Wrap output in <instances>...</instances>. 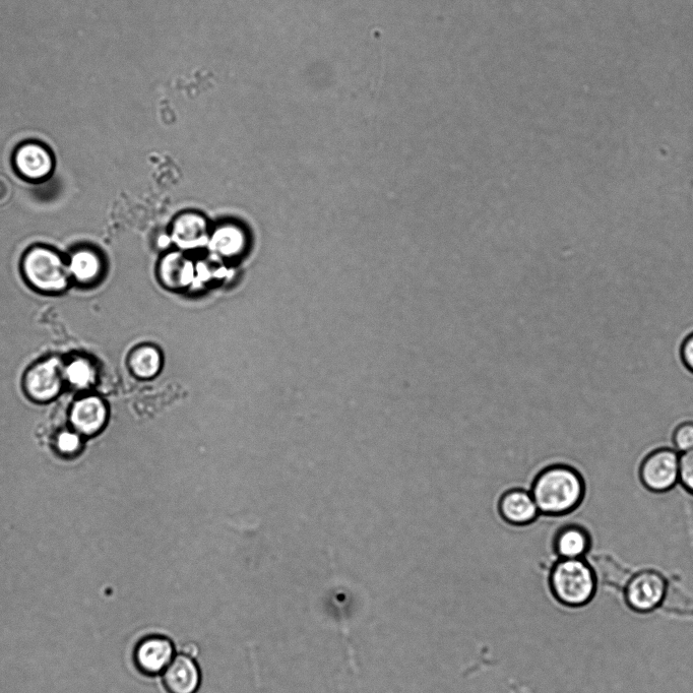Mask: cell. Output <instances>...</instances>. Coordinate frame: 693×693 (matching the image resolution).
Masks as SVG:
<instances>
[{"label":"cell","mask_w":693,"mask_h":693,"mask_svg":"<svg viewBox=\"0 0 693 693\" xmlns=\"http://www.w3.org/2000/svg\"><path fill=\"white\" fill-rule=\"evenodd\" d=\"M530 491L541 515L560 518L569 516L582 506L587 485L577 468L557 463L545 467L535 476Z\"/></svg>","instance_id":"cell-1"},{"label":"cell","mask_w":693,"mask_h":693,"mask_svg":"<svg viewBox=\"0 0 693 693\" xmlns=\"http://www.w3.org/2000/svg\"><path fill=\"white\" fill-rule=\"evenodd\" d=\"M597 582L596 572L585 558L559 559L550 575L554 598L572 608L586 606L594 599Z\"/></svg>","instance_id":"cell-2"},{"label":"cell","mask_w":693,"mask_h":693,"mask_svg":"<svg viewBox=\"0 0 693 693\" xmlns=\"http://www.w3.org/2000/svg\"><path fill=\"white\" fill-rule=\"evenodd\" d=\"M23 272L29 283L41 292L61 293L70 285L68 264L46 247H34L27 252Z\"/></svg>","instance_id":"cell-3"},{"label":"cell","mask_w":693,"mask_h":693,"mask_svg":"<svg viewBox=\"0 0 693 693\" xmlns=\"http://www.w3.org/2000/svg\"><path fill=\"white\" fill-rule=\"evenodd\" d=\"M668 592V581L653 570L630 575L622 591L629 609L643 614L659 609L665 603Z\"/></svg>","instance_id":"cell-4"},{"label":"cell","mask_w":693,"mask_h":693,"mask_svg":"<svg viewBox=\"0 0 693 693\" xmlns=\"http://www.w3.org/2000/svg\"><path fill=\"white\" fill-rule=\"evenodd\" d=\"M680 455L671 448H659L648 454L639 469V478L650 492L661 494L674 489L679 480Z\"/></svg>","instance_id":"cell-5"},{"label":"cell","mask_w":693,"mask_h":693,"mask_svg":"<svg viewBox=\"0 0 693 693\" xmlns=\"http://www.w3.org/2000/svg\"><path fill=\"white\" fill-rule=\"evenodd\" d=\"M176 648L166 636L143 638L135 647L134 663L138 671L148 677L161 676L176 656Z\"/></svg>","instance_id":"cell-6"},{"label":"cell","mask_w":693,"mask_h":693,"mask_svg":"<svg viewBox=\"0 0 693 693\" xmlns=\"http://www.w3.org/2000/svg\"><path fill=\"white\" fill-rule=\"evenodd\" d=\"M497 510L503 522L514 527H528L541 516L531 491L519 487L500 496Z\"/></svg>","instance_id":"cell-7"},{"label":"cell","mask_w":693,"mask_h":693,"mask_svg":"<svg viewBox=\"0 0 693 693\" xmlns=\"http://www.w3.org/2000/svg\"><path fill=\"white\" fill-rule=\"evenodd\" d=\"M161 678L167 693H197L202 685V672L196 656L186 652L176 654Z\"/></svg>","instance_id":"cell-8"},{"label":"cell","mask_w":693,"mask_h":693,"mask_svg":"<svg viewBox=\"0 0 693 693\" xmlns=\"http://www.w3.org/2000/svg\"><path fill=\"white\" fill-rule=\"evenodd\" d=\"M18 172L28 180L39 181L47 178L54 167L50 150L43 144L29 141L20 145L14 156Z\"/></svg>","instance_id":"cell-9"},{"label":"cell","mask_w":693,"mask_h":693,"mask_svg":"<svg viewBox=\"0 0 693 693\" xmlns=\"http://www.w3.org/2000/svg\"><path fill=\"white\" fill-rule=\"evenodd\" d=\"M553 547L559 559H582L591 550L592 536L580 524H567L556 532Z\"/></svg>","instance_id":"cell-10"},{"label":"cell","mask_w":693,"mask_h":693,"mask_svg":"<svg viewBox=\"0 0 693 693\" xmlns=\"http://www.w3.org/2000/svg\"><path fill=\"white\" fill-rule=\"evenodd\" d=\"M60 363L57 359L47 360L34 367L27 376V389L37 401H49L60 391Z\"/></svg>","instance_id":"cell-11"},{"label":"cell","mask_w":693,"mask_h":693,"mask_svg":"<svg viewBox=\"0 0 693 693\" xmlns=\"http://www.w3.org/2000/svg\"><path fill=\"white\" fill-rule=\"evenodd\" d=\"M171 235L181 247H198L208 240V223L200 214L184 213L174 220Z\"/></svg>","instance_id":"cell-12"},{"label":"cell","mask_w":693,"mask_h":693,"mask_svg":"<svg viewBox=\"0 0 693 693\" xmlns=\"http://www.w3.org/2000/svg\"><path fill=\"white\" fill-rule=\"evenodd\" d=\"M158 274L164 287L172 291L182 290L193 281L194 266L185 256L173 252L161 261Z\"/></svg>","instance_id":"cell-13"},{"label":"cell","mask_w":693,"mask_h":693,"mask_svg":"<svg viewBox=\"0 0 693 693\" xmlns=\"http://www.w3.org/2000/svg\"><path fill=\"white\" fill-rule=\"evenodd\" d=\"M107 418L104 403L97 397L79 401L72 411L74 427L82 434L91 435L98 432Z\"/></svg>","instance_id":"cell-14"},{"label":"cell","mask_w":693,"mask_h":693,"mask_svg":"<svg viewBox=\"0 0 693 693\" xmlns=\"http://www.w3.org/2000/svg\"><path fill=\"white\" fill-rule=\"evenodd\" d=\"M68 267L71 278L82 285L95 283L103 272V262L100 256L88 248L75 251Z\"/></svg>","instance_id":"cell-15"},{"label":"cell","mask_w":693,"mask_h":693,"mask_svg":"<svg viewBox=\"0 0 693 693\" xmlns=\"http://www.w3.org/2000/svg\"><path fill=\"white\" fill-rule=\"evenodd\" d=\"M131 364L134 372L140 377H151L160 368L161 356L156 348L144 346L135 351Z\"/></svg>","instance_id":"cell-16"},{"label":"cell","mask_w":693,"mask_h":693,"mask_svg":"<svg viewBox=\"0 0 693 693\" xmlns=\"http://www.w3.org/2000/svg\"><path fill=\"white\" fill-rule=\"evenodd\" d=\"M65 374L70 384L78 389L88 388L95 382V369L86 359L74 360Z\"/></svg>","instance_id":"cell-17"},{"label":"cell","mask_w":693,"mask_h":693,"mask_svg":"<svg viewBox=\"0 0 693 693\" xmlns=\"http://www.w3.org/2000/svg\"><path fill=\"white\" fill-rule=\"evenodd\" d=\"M242 240L241 232L232 227H223L216 231L212 242L218 254L229 257L241 248Z\"/></svg>","instance_id":"cell-18"},{"label":"cell","mask_w":693,"mask_h":693,"mask_svg":"<svg viewBox=\"0 0 693 693\" xmlns=\"http://www.w3.org/2000/svg\"><path fill=\"white\" fill-rule=\"evenodd\" d=\"M673 449L679 454L693 452V421H684L676 426L672 434Z\"/></svg>","instance_id":"cell-19"},{"label":"cell","mask_w":693,"mask_h":693,"mask_svg":"<svg viewBox=\"0 0 693 693\" xmlns=\"http://www.w3.org/2000/svg\"><path fill=\"white\" fill-rule=\"evenodd\" d=\"M678 484L693 496V452L680 455Z\"/></svg>","instance_id":"cell-20"},{"label":"cell","mask_w":693,"mask_h":693,"mask_svg":"<svg viewBox=\"0 0 693 693\" xmlns=\"http://www.w3.org/2000/svg\"><path fill=\"white\" fill-rule=\"evenodd\" d=\"M56 444L60 453L72 455L80 450L81 439L77 433L66 431L58 435Z\"/></svg>","instance_id":"cell-21"},{"label":"cell","mask_w":693,"mask_h":693,"mask_svg":"<svg viewBox=\"0 0 693 693\" xmlns=\"http://www.w3.org/2000/svg\"><path fill=\"white\" fill-rule=\"evenodd\" d=\"M680 358L686 369L693 373V332L683 340L680 347Z\"/></svg>","instance_id":"cell-22"}]
</instances>
